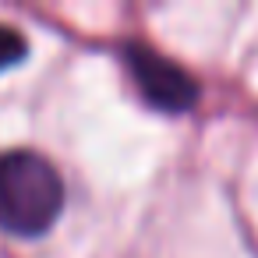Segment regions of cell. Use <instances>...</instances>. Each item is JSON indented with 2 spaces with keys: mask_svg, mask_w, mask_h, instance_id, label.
Instances as JSON below:
<instances>
[{
  "mask_svg": "<svg viewBox=\"0 0 258 258\" xmlns=\"http://www.w3.org/2000/svg\"><path fill=\"white\" fill-rule=\"evenodd\" d=\"M25 53H29L25 36H22L18 29H11V25H0V71H8V68L22 64Z\"/></svg>",
  "mask_w": 258,
  "mask_h": 258,
  "instance_id": "3957f363",
  "label": "cell"
},
{
  "mask_svg": "<svg viewBox=\"0 0 258 258\" xmlns=\"http://www.w3.org/2000/svg\"><path fill=\"white\" fill-rule=\"evenodd\" d=\"M64 209V180L50 159L29 149L0 156V230L18 237L46 233Z\"/></svg>",
  "mask_w": 258,
  "mask_h": 258,
  "instance_id": "6da1fadb",
  "label": "cell"
},
{
  "mask_svg": "<svg viewBox=\"0 0 258 258\" xmlns=\"http://www.w3.org/2000/svg\"><path fill=\"white\" fill-rule=\"evenodd\" d=\"M124 60L131 68V78H135L138 92L156 110H163V113H184V110H191L198 103L195 78L180 64L166 60L159 50H152L145 43H127L124 46Z\"/></svg>",
  "mask_w": 258,
  "mask_h": 258,
  "instance_id": "7a4b0ae2",
  "label": "cell"
}]
</instances>
